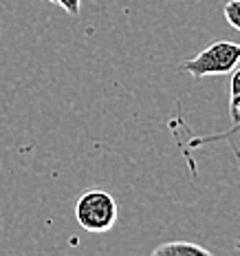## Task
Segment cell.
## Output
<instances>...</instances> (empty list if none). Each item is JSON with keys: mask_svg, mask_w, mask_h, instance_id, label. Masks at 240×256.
Returning a JSON list of instances; mask_svg holds the SVG:
<instances>
[{"mask_svg": "<svg viewBox=\"0 0 240 256\" xmlns=\"http://www.w3.org/2000/svg\"><path fill=\"white\" fill-rule=\"evenodd\" d=\"M117 216H119V210H117V201L110 192L93 188L77 196L75 218L86 232H108L117 223Z\"/></svg>", "mask_w": 240, "mask_h": 256, "instance_id": "obj_2", "label": "cell"}, {"mask_svg": "<svg viewBox=\"0 0 240 256\" xmlns=\"http://www.w3.org/2000/svg\"><path fill=\"white\" fill-rule=\"evenodd\" d=\"M49 2H55V0H49Z\"/></svg>", "mask_w": 240, "mask_h": 256, "instance_id": "obj_7", "label": "cell"}, {"mask_svg": "<svg viewBox=\"0 0 240 256\" xmlns=\"http://www.w3.org/2000/svg\"><path fill=\"white\" fill-rule=\"evenodd\" d=\"M229 113L234 120V128L232 132L240 130V68H234L229 73Z\"/></svg>", "mask_w": 240, "mask_h": 256, "instance_id": "obj_4", "label": "cell"}, {"mask_svg": "<svg viewBox=\"0 0 240 256\" xmlns=\"http://www.w3.org/2000/svg\"><path fill=\"white\" fill-rule=\"evenodd\" d=\"M57 4L66 12L68 16H77L79 14V7H82V0H55Z\"/></svg>", "mask_w": 240, "mask_h": 256, "instance_id": "obj_6", "label": "cell"}, {"mask_svg": "<svg viewBox=\"0 0 240 256\" xmlns=\"http://www.w3.org/2000/svg\"><path fill=\"white\" fill-rule=\"evenodd\" d=\"M150 256H212V252L190 241H172L154 248Z\"/></svg>", "mask_w": 240, "mask_h": 256, "instance_id": "obj_3", "label": "cell"}, {"mask_svg": "<svg viewBox=\"0 0 240 256\" xmlns=\"http://www.w3.org/2000/svg\"><path fill=\"white\" fill-rule=\"evenodd\" d=\"M240 62V44L229 40H216L205 46L199 56L181 64V71L190 73L192 78L203 80L207 76H229Z\"/></svg>", "mask_w": 240, "mask_h": 256, "instance_id": "obj_1", "label": "cell"}, {"mask_svg": "<svg viewBox=\"0 0 240 256\" xmlns=\"http://www.w3.org/2000/svg\"><path fill=\"white\" fill-rule=\"evenodd\" d=\"M223 12H225V20H227V22L232 24L236 31H240V0H229Z\"/></svg>", "mask_w": 240, "mask_h": 256, "instance_id": "obj_5", "label": "cell"}]
</instances>
